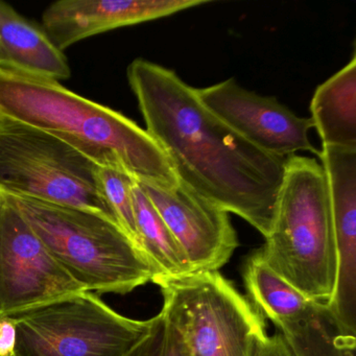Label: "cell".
Masks as SVG:
<instances>
[{
    "mask_svg": "<svg viewBox=\"0 0 356 356\" xmlns=\"http://www.w3.org/2000/svg\"><path fill=\"white\" fill-rule=\"evenodd\" d=\"M128 80L145 131L165 153L178 180L243 218L266 238L286 158L237 134L174 70L136 59L128 67Z\"/></svg>",
    "mask_w": 356,
    "mask_h": 356,
    "instance_id": "obj_1",
    "label": "cell"
},
{
    "mask_svg": "<svg viewBox=\"0 0 356 356\" xmlns=\"http://www.w3.org/2000/svg\"><path fill=\"white\" fill-rule=\"evenodd\" d=\"M0 116L54 135L99 168H120L138 182L176 186L170 160L145 129L59 82L0 68Z\"/></svg>",
    "mask_w": 356,
    "mask_h": 356,
    "instance_id": "obj_2",
    "label": "cell"
},
{
    "mask_svg": "<svg viewBox=\"0 0 356 356\" xmlns=\"http://www.w3.org/2000/svg\"><path fill=\"white\" fill-rule=\"evenodd\" d=\"M260 254L272 270L304 296L327 305L337 280V250L322 165L286 158L274 220Z\"/></svg>",
    "mask_w": 356,
    "mask_h": 356,
    "instance_id": "obj_3",
    "label": "cell"
},
{
    "mask_svg": "<svg viewBox=\"0 0 356 356\" xmlns=\"http://www.w3.org/2000/svg\"><path fill=\"white\" fill-rule=\"evenodd\" d=\"M7 197L85 291L127 295L155 279L143 250L114 220L80 208Z\"/></svg>",
    "mask_w": 356,
    "mask_h": 356,
    "instance_id": "obj_4",
    "label": "cell"
},
{
    "mask_svg": "<svg viewBox=\"0 0 356 356\" xmlns=\"http://www.w3.org/2000/svg\"><path fill=\"white\" fill-rule=\"evenodd\" d=\"M0 193L80 208L116 222L102 191L97 164L54 135L3 116Z\"/></svg>",
    "mask_w": 356,
    "mask_h": 356,
    "instance_id": "obj_5",
    "label": "cell"
},
{
    "mask_svg": "<svg viewBox=\"0 0 356 356\" xmlns=\"http://www.w3.org/2000/svg\"><path fill=\"white\" fill-rule=\"evenodd\" d=\"M153 283L191 356H256L268 337L261 314L218 270Z\"/></svg>",
    "mask_w": 356,
    "mask_h": 356,
    "instance_id": "obj_6",
    "label": "cell"
},
{
    "mask_svg": "<svg viewBox=\"0 0 356 356\" xmlns=\"http://www.w3.org/2000/svg\"><path fill=\"white\" fill-rule=\"evenodd\" d=\"M11 318L16 356H122L151 327V318L122 316L87 291Z\"/></svg>",
    "mask_w": 356,
    "mask_h": 356,
    "instance_id": "obj_7",
    "label": "cell"
},
{
    "mask_svg": "<svg viewBox=\"0 0 356 356\" xmlns=\"http://www.w3.org/2000/svg\"><path fill=\"white\" fill-rule=\"evenodd\" d=\"M81 291L15 204L0 193V318Z\"/></svg>",
    "mask_w": 356,
    "mask_h": 356,
    "instance_id": "obj_8",
    "label": "cell"
},
{
    "mask_svg": "<svg viewBox=\"0 0 356 356\" xmlns=\"http://www.w3.org/2000/svg\"><path fill=\"white\" fill-rule=\"evenodd\" d=\"M202 103L233 131L258 149L287 158L298 152L320 155L310 143V118H300L276 97H261L229 79L197 89Z\"/></svg>",
    "mask_w": 356,
    "mask_h": 356,
    "instance_id": "obj_9",
    "label": "cell"
},
{
    "mask_svg": "<svg viewBox=\"0 0 356 356\" xmlns=\"http://www.w3.org/2000/svg\"><path fill=\"white\" fill-rule=\"evenodd\" d=\"M195 272H214L232 257L238 239L229 212L179 181L165 188L138 182Z\"/></svg>",
    "mask_w": 356,
    "mask_h": 356,
    "instance_id": "obj_10",
    "label": "cell"
},
{
    "mask_svg": "<svg viewBox=\"0 0 356 356\" xmlns=\"http://www.w3.org/2000/svg\"><path fill=\"white\" fill-rule=\"evenodd\" d=\"M337 250V280L327 304L333 318L356 332V149L322 147Z\"/></svg>",
    "mask_w": 356,
    "mask_h": 356,
    "instance_id": "obj_11",
    "label": "cell"
},
{
    "mask_svg": "<svg viewBox=\"0 0 356 356\" xmlns=\"http://www.w3.org/2000/svg\"><path fill=\"white\" fill-rule=\"evenodd\" d=\"M207 0H60L42 15L43 30L63 51L108 31L174 15Z\"/></svg>",
    "mask_w": 356,
    "mask_h": 356,
    "instance_id": "obj_12",
    "label": "cell"
},
{
    "mask_svg": "<svg viewBox=\"0 0 356 356\" xmlns=\"http://www.w3.org/2000/svg\"><path fill=\"white\" fill-rule=\"evenodd\" d=\"M0 68L60 82L70 78L67 58L43 29L0 1Z\"/></svg>",
    "mask_w": 356,
    "mask_h": 356,
    "instance_id": "obj_13",
    "label": "cell"
},
{
    "mask_svg": "<svg viewBox=\"0 0 356 356\" xmlns=\"http://www.w3.org/2000/svg\"><path fill=\"white\" fill-rule=\"evenodd\" d=\"M312 127L322 147L356 149V56L314 91Z\"/></svg>",
    "mask_w": 356,
    "mask_h": 356,
    "instance_id": "obj_14",
    "label": "cell"
},
{
    "mask_svg": "<svg viewBox=\"0 0 356 356\" xmlns=\"http://www.w3.org/2000/svg\"><path fill=\"white\" fill-rule=\"evenodd\" d=\"M243 282L250 303L276 328L307 318L321 304L304 296L272 270L259 250L245 262Z\"/></svg>",
    "mask_w": 356,
    "mask_h": 356,
    "instance_id": "obj_15",
    "label": "cell"
},
{
    "mask_svg": "<svg viewBox=\"0 0 356 356\" xmlns=\"http://www.w3.org/2000/svg\"><path fill=\"white\" fill-rule=\"evenodd\" d=\"M133 201L139 247L155 270L154 281L158 278H179L195 272L136 180L133 186Z\"/></svg>",
    "mask_w": 356,
    "mask_h": 356,
    "instance_id": "obj_16",
    "label": "cell"
},
{
    "mask_svg": "<svg viewBox=\"0 0 356 356\" xmlns=\"http://www.w3.org/2000/svg\"><path fill=\"white\" fill-rule=\"evenodd\" d=\"M277 330L293 356H356V333L346 330L324 304L307 318Z\"/></svg>",
    "mask_w": 356,
    "mask_h": 356,
    "instance_id": "obj_17",
    "label": "cell"
},
{
    "mask_svg": "<svg viewBox=\"0 0 356 356\" xmlns=\"http://www.w3.org/2000/svg\"><path fill=\"white\" fill-rule=\"evenodd\" d=\"M99 181L104 197L114 218L139 247L133 201L135 179L120 168H99Z\"/></svg>",
    "mask_w": 356,
    "mask_h": 356,
    "instance_id": "obj_18",
    "label": "cell"
},
{
    "mask_svg": "<svg viewBox=\"0 0 356 356\" xmlns=\"http://www.w3.org/2000/svg\"><path fill=\"white\" fill-rule=\"evenodd\" d=\"M122 356H191L163 312L151 318L149 332Z\"/></svg>",
    "mask_w": 356,
    "mask_h": 356,
    "instance_id": "obj_19",
    "label": "cell"
},
{
    "mask_svg": "<svg viewBox=\"0 0 356 356\" xmlns=\"http://www.w3.org/2000/svg\"><path fill=\"white\" fill-rule=\"evenodd\" d=\"M17 331L11 316L0 318V356H16Z\"/></svg>",
    "mask_w": 356,
    "mask_h": 356,
    "instance_id": "obj_20",
    "label": "cell"
},
{
    "mask_svg": "<svg viewBox=\"0 0 356 356\" xmlns=\"http://www.w3.org/2000/svg\"><path fill=\"white\" fill-rule=\"evenodd\" d=\"M256 356H293L283 335L276 331L273 337H268L260 345Z\"/></svg>",
    "mask_w": 356,
    "mask_h": 356,
    "instance_id": "obj_21",
    "label": "cell"
}]
</instances>
